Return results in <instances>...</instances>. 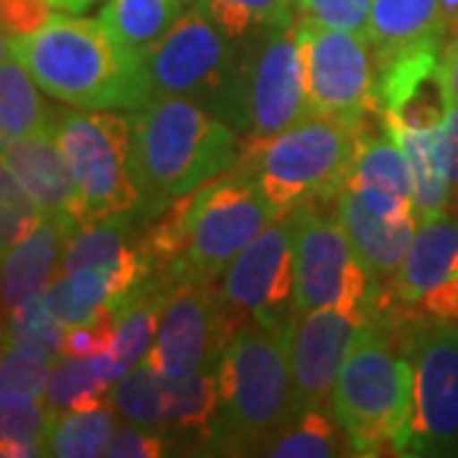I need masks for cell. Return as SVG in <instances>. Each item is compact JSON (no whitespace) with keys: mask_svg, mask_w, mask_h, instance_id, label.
I'll return each instance as SVG.
<instances>
[{"mask_svg":"<svg viewBox=\"0 0 458 458\" xmlns=\"http://www.w3.org/2000/svg\"><path fill=\"white\" fill-rule=\"evenodd\" d=\"M295 227L298 209L276 219L232 260L219 291L229 306L245 318H283L293 313Z\"/></svg>","mask_w":458,"mask_h":458,"instance_id":"obj_15","label":"cell"},{"mask_svg":"<svg viewBox=\"0 0 458 458\" xmlns=\"http://www.w3.org/2000/svg\"><path fill=\"white\" fill-rule=\"evenodd\" d=\"M443 23H445V41L458 33V0H443Z\"/></svg>","mask_w":458,"mask_h":458,"instance_id":"obj_41","label":"cell"},{"mask_svg":"<svg viewBox=\"0 0 458 458\" xmlns=\"http://www.w3.org/2000/svg\"><path fill=\"white\" fill-rule=\"evenodd\" d=\"M441 69L445 84L451 89V98H454V102H458V33L454 38H448L445 47H443Z\"/></svg>","mask_w":458,"mask_h":458,"instance_id":"obj_40","label":"cell"},{"mask_svg":"<svg viewBox=\"0 0 458 458\" xmlns=\"http://www.w3.org/2000/svg\"><path fill=\"white\" fill-rule=\"evenodd\" d=\"M278 219L240 165L183 197V255L171 280L216 283L232 260Z\"/></svg>","mask_w":458,"mask_h":458,"instance_id":"obj_7","label":"cell"},{"mask_svg":"<svg viewBox=\"0 0 458 458\" xmlns=\"http://www.w3.org/2000/svg\"><path fill=\"white\" fill-rule=\"evenodd\" d=\"M44 298V306L49 309L66 328L74 327H89V324H99V321H107V318H114L113 311L107 309H95L89 303L80 301L66 276H59L49 283V288L41 293Z\"/></svg>","mask_w":458,"mask_h":458,"instance_id":"obj_34","label":"cell"},{"mask_svg":"<svg viewBox=\"0 0 458 458\" xmlns=\"http://www.w3.org/2000/svg\"><path fill=\"white\" fill-rule=\"evenodd\" d=\"M229 41L199 3L189 8L161 41L140 54L148 102L194 99L214 114L222 113L234 69Z\"/></svg>","mask_w":458,"mask_h":458,"instance_id":"obj_11","label":"cell"},{"mask_svg":"<svg viewBox=\"0 0 458 458\" xmlns=\"http://www.w3.org/2000/svg\"><path fill=\"white\" fill-rule=\"evenodd\" d=\"M0 191H3V207H0V242H3V252L21 242L29 232L41 225V219L47 214L41 212V207L33 201V197L23 189V183L11 174V168L3 165L0 171Z\"/></svg>","mask_w":458,"mask_h":458,"instance_id":"obj_32","label":"cell"},{"mask_svg":"<svg viewBox=\"0 0 458 458\" xmlns=\"http://www.w3.org/2000/svg\"><path fill=\"white\" fill-rule=\"evenodd\" d=\"M199 5L232 41L288 26L301 11L298 0H199Z\"/></svg>","mask_w":458,"mask_h":458,"instance_id":"obj_28","label":"cell"},{"mask_svg":"<svg viewBox=\"0 0 458 458\" xmlns=\"http://www.w3.org/2000/svg\"><path fill=\"white\" fill-rule=\"evenodd\" d=\"M3 44L31 72L36 84L80 110H138L148 102L140 54L123 49L99 21L51 16L26 36Z\"/></svg>","mask_w":458,"mask_h":458,"instance_id":"obj_2","label":"cell"},{"mask_svg":"<svg viewBox=\"0 0 458 458\" xmlns=\"http://www.w3.org/2000/svg\"><path fill=\"white\" fill-rule=\"evenodd\" d=\"M54 360L23 346H3V367H0V385L3 390L29 394L36 400H47L49 375Z\"/></svg>","mask_w":458,"mask_h":458,"instance_id":"obj_33","label":"cell"},{"mask_svg":"<svg viewBox=\"0 0 458 458\" xmlns=\"http://www.w3.org/2000/svg\"><path fill=\"white\" fill-rule=\"evenodd\" d=\"M114 339V318L89 324V327L66 328L64 354H77V357H92L98 352H105L113 346Z\"/></svg>","mask_w":458,"mask_h":458,"instance_id":"obj_38","label":"cell"},{"mask_svg":"<svg viewBox=\"0 0 458 458\" xmlns=\"http://www.w3.org/2000/svg\"><path fill=\"white\" fill-rule=\"evenodd\" d=\"M0 454L5 458L47 456V403L13 390H0Z\"/></svg>","mask_w":458,"mask_h":458,"instance_id":"obj_27","label":"cell"},{"mask_svg":"<svg viewBox=\"0 0 458 458\" xmlns=\"http://www.w3.org/2000/svg\"><path fill=\"white\" fill-rule=\"evenodd\" d=\"M51 131L72 168L87 225L138 209L140 194L132 176L131 114L64 110L51 114Z\"/></svg>","mask_w":458,"mask_h":458,"instance_id":"obj_8","label":"cell"},{"mask_svg":"<svg viewBox=\"0 0 458 458\" xmlns=\"http://www.w3.org/2000/svg\"><path fill=\"white\" fill-rule=\"evenodd\" d=\"M361 321L321 309L291 316V375H293L295 415L303 410L331 405V393L344 360L357 339Z\"/></svg>","mask_w":458,"mask_h":458,"instance_id":"obj_16","label":"cell"},{"mask_svg":"<svg viewBox=\"0 0 458 458\" xmlns=\"http://www.w3.org/2000/svg\"><path fill=\"white\" fill-rule=\"evenodd\" d=\"M397 143L408 153L415 179V209L418 219L445 214L451 179L438 153V131H393Z\"/></svg>","mask_w":458,"mask_h":458,"instance_id":"obj_25","label":"cell"},{"mask_svg":"<svg viewBox=\"0 0 458 458\" xmlns=\"http://www.w3.org/2000/svg\"><path fill=\"white\" fill-rule=\"evenodd\" d=\"M393 344L390 328L367 321L336 377L331 412L352 454L408 456L412 364Z\"/></svg>","mask_w":458,"mask_h":458,"instance_id":"obj_4","label":"cell"},{"mask_svg":"<svg viewBox=\"0 0 458 458\" xmlns=\"http://www.w3.org/2000/svg\"><path fill=\"white\" fill-rule=\"evenodd\" d=\"M367 36L379 69L415 51H443V0H372Z\"/></svg>","mask_w":458,"mask_h":458,"instance_id":"obj_19","label":"cell"},{"mask_svg":"<svg viewBox=\"0 0 458 458\" xmlns=\"http://www.w3.org/2000/svg\"><path fill=\"white\" fill-rule=\"evenodd\" d=\"M306 92L313 114L364 117L379 99V62L367 31H344L301 16Z\"/></svg>","mask_w":458,"mask_h":458,"instance_id":"obj_13","label":"cell"},{"mask_svg":"<svg viewBox=\"0 0 458 458\" xmlns=\"http://www.w3.org/2000/svg\"><path fill=\"white\" fill-rule=\"evenodd\" d=\"M117 430V412L102 408L49 412L47 456L95 458L107 456V448Z\"/></svg>","mask_w":458,"mask_h":458,"instance_id":"obj_24","label":"cell"},{"mask_svg":"<svg viewBox=\"0 0 458 458\" xmlns=\"http://www.w3.org/2000/svg\"><path fill=\"white\" fill-rule=\"evenodd\" d=\"M54 8H62V11H72V13H80L84 11L92 0H49Z\"/></svg>","mask_w":458,"mask_h":458,"instance_id":"obj_42","label":"cell"},{"mask_svg":"<svg viewBox=\"0 0 458 458\" xmlns=\"http://www.w3.org/2000/svg\"><path fill=\"white\" fill-rule=\"evenodd\" d=\"M110 385L95 372L89 357L62 354L51 364L49 387H47V408L49 412H72V410H92L105 405V394Z\"/></svg>","mask_w":458,"mask_h":458,"instance_id":"obj_29","label":"cell"},{"mask_svg":"<svg viewBox=\"0 0 458 458\" xmlns=\"http://www.w3.org/2000/svg\"><path fill=\"white\" fill-rule=\"evenodd\" d=\"M138 212L148 222L240 164L237 131L194 99H153L131 110Z\"/></svg>","mask_w":458,"mask_h":458,"instance_id":"obj_1","label":"cell"},{"mask_svg":"<svg viewBox=\"0 0 458 458\" xmlns=\"http://www.w3.org/2000/svg\"><path fill=\"white\" fill-rule=\"evenodd\" d=\"M110 403L125 423L165 433V377L148 360L114 382Z\"/></svg>","mask_w":458,"mask_h":458,"instance_id":"obj_26","label":"cell"},{"mask_svg":"<svg viewBox=\"0 0 458 458\" xmlns=\"http://www.w3.org/2000/svg\"><path fill=\"white\" fill-rule=\"evenodd\" d=\"M328 201L318 199L298 207L293 313L336 309L367 324L372 278L354 255L336 204L328 207Z\"/></svg>","mask_w":458,"mask_h":458,"instance_id":"obj_9","label":"cell"},{"mask_svg":"<svg viewBox=\"0 0 458 458\" xmlns=\"http://www.w3.org/2000/svg\"><path fill=\"white\" fill-rule=\"evenodd\" d=\"M336 212L357 260L369 273L372 283H387L405 260L420 219H394L377 212L354 189H344L336 197Z\"/></svg>","mask_w":458,"mask_h":458,"instance_id":"obj_18","label":"cell"},{"mask_svg":"<svg viewBox=\"0 0 458 458\" xmlns=\"http://www.w3.org/2000/svg\"><path fill=\"white\" fill-rule=\"evenodd\" d=\"M438 153L448 171V179L454 186H458V102H454L451 113L438 131Z\"/></svg>","mask_w":458,"mask_h":458,"instance_id":"obj_39","label":"cell"},{"mask_svg":"<svg viewBox=\"0 0 458 458\" xmlns=\"http://www.w3.org/2000/svg\"><path fill=\"white\" fill-rule=\"evenodd\" d=\"M222 426L216 364L186 377H165V433L216 445Z\"/></svg>","mask_w":458,"mask_h":458,"instance_id":"obj_21","label":"cell"},{"mask_svg":"<svg viewBox=\"0 0 458 458\" xmlns=\"http://www.w3.org/2000/svg\"><path fill=\"white\" fill-rule=\"evenodd\" d=\"M247 321L214 283H179L146 360L164 377H186L214 367Z\"/></svg>","mask_w":458,"mask_h":458,"instance_id":"obj_14","label":"cell"},{"mask_svg":"<svg viewBox=\"0 0 458 458\" xmlns=\"http://www.w3.org/2000/svg\"><path fill=\"white\" fill-rule=\"evenodd\" d=\"M189 0H110L99 23L123 49L143 54L174 29Z\"/></svg>","mask_w":458,"mask_h":458,"instance_id":"obj_23","label":"cell"},{"mask_svg":"<svg viewBox=\"0 0 458 458\" xmlns=\"http://www.w3.org/2000/svg\"><path fill=\"white\" fill-rule=\"evenodd\" d=\"M387 328L403 331L400 349L412 364L408 456L458 454V324L410 316Z\"/></svg>","mask_w":458,"mask_h":458,"instance_id":"obj_10","label":"cell"},{"mask_svg":"<svg viewBox=\"0 0 458 458\" xmlns=\"http://www.w3.org/2000/svg\"><path fill=\"white\" fill-rule=\"evenodd\" d=\"M377 311L390 313V321L428 316L458 324V219L448 214L420 219L387 288L377 291L372 283L369 318Z\"/></svg>","mask_w":458,"mask_h":458,"instance_id":"obj_12","label":"cell"},{"mask_svg":"<svg viewBox=\"0 0 458 458\" xmlns=\"http://www.w3.org/2000/svg\"><path fill=\"white\" fill-rule=\"evenodd\" d=\"M165 454L161 430H148L140 426H117L107 456L113 458H158Z\"/></svg>","mask_w":458,"mask_h":458,"instance_id":"obj_36","label":"cell"},{"mask_svg":"<svg viewBox=\"0 0 458 458\" xmlns=\"http://www.w3.org/2000/svg\"><path fill=\"white\" fill-rule=\"evenodd\" d=\"M3 165L11 168L41 212L62 222L66 237L87 225L72 168L51 128L3 148Z\"/></svg>","mask_w":458,"mask_h":458,"instance_id":"obj_17","label":"cell"},{"mask_svg":"<svg viewBox=\"0 0 458 458\" xmlns=\"http://www.w3.org/2000/svg\"><path fill=\"white\" fill-rule=\"evenodd\" d=\"M66 247V229L54 216H44L41 225L21 242L3 252V306L5 311L21 306L33 295H41L54 278H59Z\"/></svg>","mask_w":458,"mask_h":458,"instance_id":"obj_20","label":"cell"},{"mask_svg":"<svg viewBox=\"0 0 458 458\" xmlns=\"http://www.w3.org/2000/svg\"><path fill=\"white\" fill-rule=\"evenodd\" d=\"M234 69L219 117L234 123L247 140H260L293 128L313 114L306 92L301 49V18L240 38Z\"/></svg>","mask_w":458,"mask_h":458,"instance_id":"obj_6","label":"cell"},{"mask_svg":"<svg viewBox=\"0 0 458 458\" xmlns=\"http://www.w3.org/2000/svg\"><path fill=\"white\" fill-rule=\"evenodd\" d=\"M364 117L311 114L278 135L247 140L237 165L260 186L278 219L309 201H336L357 161Z\"/></svg>","mask_w":458,"mask_h":458,"instance_id":"obj_5","label":"cell"},{"mask_svg":"<svg viewBox=\"0 0 458 458\" xmlns=\"http://www.w3.org/2000/svg\"><path fill=\"white\" fill-rule=\"evenodd\" d=\"M301 13L344 31H367L372 0H298Z\"/></svg>","mask_w":458,"mask_h":458,"instance_id":"obj_35","label":"cell"},{"mask_svg":"<svg viewBox=\"0 0 458 458\" xmlns=\"http://www.w3.org/2000/svg\"><path fill=\"white\" fill-rule=\"evenodd\" d=\"M334 412L328 415L324 408L303 410L293 418L276 441L265 448L267 456L276 458H327L342 454V436L336 428Z\"/></svg>","mask_w":458,"mask_h":458,"instance_id":"obj_30","label":"cell"},{"mask_svg":"<svg viewBox=\"0 0 458 458\" xmlns=\"http://www.w3.org/2000/svg\"><path fill=\"white\" fill-rule=\"evenodd\" d=\"M38 84L26 64L3 44L0 64V143L8 148L33 132L49 131L51 114L38 98Z\"/></svg>","mask_w":458,"mask_h":458,"instance_id":"obj_22","label":"cell"},{"mask_svg":"<svg viewBox=\"0 0 458 458\" xmlns=\"http://www.w3.org/2000/svg\"><path fill=\"white\" fill-rule=\"evenodd\" d=\"M291 316H252L216 361L222 426L214 448L260 451L293 423Z\"/></svg>","mask_w":458,"mask_h":458,"instance_id":"obj_3","label":"cell"},{"mask_svg":"<svg viewBox=\"0 0 458 458\" xmlns=\"http://www.w3.org/2000/svg\"><path fill=\"white\" fill-rule=\"evenodd\" d=\"M64 342L66 327L44 306L41 295H33L16 309L5 311L3 344L23 346L56 360L64 354Z\"/></svg>","mask_w":458,"mask_h":458,"instance_id":"obj_31","label":"cell"},{"mask_svg":"<svg viewBox=\"0 0 458 458\" xmlns=\"http://www.w3.org/2000/svg\"><path fill=\"white\" fill-rule=\"evenodd\" d=\"M3 36H26L41 29L54 13L49 0H3Z\"/></svg>","mask_w":458,"mask_h":458,"instance_id":"obj_37","label":"cell"}]
</instances>
